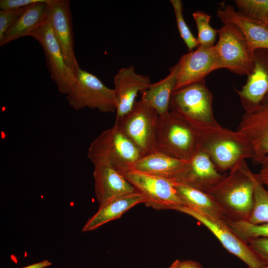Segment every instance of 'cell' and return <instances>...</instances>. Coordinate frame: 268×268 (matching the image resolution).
<instances>
[{
  "label": "cell",
  "mask_w": 268,
  "mask_h": 268,
  "mask_svg": "<svg viewBox=\"0 0 268 268\" xmlns=\"http://www.w3.org/2000/svg\"><path fill=\"white\" fill-rule=\"evenodd\" d=\"M251 171L246 161L230 171L208 193L228 218L248 221L254 201Z\"/></svg>",
  "instance_id": "2"
},
{
  "label": "cell",
  "mask_w": 268,
  "mask_h": 268,
  "mask_svg": "<svg viewBox=\"0 0 268 268\" xmlns=\"http://www.w3.org/2000/svg\"><path fill=\"white\" fill-rule=\"evenodd\" d=\"M178 65L176 64L169 69V74L159 81L151 83L142 92L141 100L154 109L159 116L169 112L172 94L176 84Z\"/></svg>",
  "instance_id": "23"
},
{
  "label": "cell",
  "mask_w": 268,
  "mask_h": 268,
  "mask_svg": "<svg viewBox=\"0 0 268 268\" xmlns=\"http://www.w3.org/2000/svg\"><path fill=\"white\" fill-rule=\"evenodd\" d=\"M44 0H0V10L15 9L24 7Z\"/></svg>",
  "instance_id": "32"
},
{
  "label": "cell",
  "mask_w": 268,
  "mask_h": 268,
  "mask_svg": "<svg viewBox=\"0 0 268 268\" xmlns=\"http://www.w3.org/2000/svg\"><path fill=\"white\" fill-rule=\"evenodd\" d=\"M177 64L178 72L174 90L204 80L209 73L217 69L214 46H199L194 51L183 55Z\"/></svg>",
  "instance_id": "13"
},
{
  "label": "cell",
  "mask_w": 268,
  "mask_h": 268,
  "mask_svg": "<svg viewBox=\"0 0 268 268\" xmlns=\"http://www.w3.org/2000/svg\"><path fill=\"white\" fill-rule=\"evenodd\" d=\"M253 68L240 89H235L245 113H252L260 106L268 94V50L261 49L253 53Z\"/></svg>",
  "instance_id": "12"
},
{
  "label": "cell",
  "mask_w": 268,
  "mask_h": 268,
  "mask_svg": "<svg viewBox=\"0 0 268 268\" xmlns=\"http://www.w3.org/2000/svg\"><path fill=\"white\" fill-rule=\"evenodd\" d=\"M116 101V117L127 113L133 107L139 92L145 90L151 83L149 77L136 72L133 66L120 68L114 77Z\"/></svg>",
  "instance_id": "17"
},
{
  "label": "cell",
  "mask_w": 268,
  "mask_h": 268,
  "mask_svg": "<svg viewBox=\"0 0 268 268\" xmlns=\"http://www.w3.org/2000/svg\"><path fill=\"white\" fill-rule=\"evenodd\" d=\"M145 201L143 195L138 191L109 200L100 205L98 210L88 219L81 231L95 230L111 221L119 218L134 205L144 203Z\"/></svg>",
  "instance_id": "21"
},
{
  "label": "cell",
  "mask_w": 268,
  "mask_h": 268,
  "mask_svg": "<svg viewBox=\"0 0 268 268\" xmlns=\"http://www.w3.org/2000/svg\"><path fill=\"white\" fill-rule=\"evenodd\" d=\"M159 119L157 112L140 99L127 113L116 118L114 125L144 156L157 151Z\"/></svg>",
  "instance_id": "4"
},
{
  "label": "cell",
  "mask_w": 268,
  "mask_h": 268,
  "mask_svg": "<svg viewBox=\"0 0 268 268\" xmlns=\"http://www.w3.org/2000/svg\"><path fill=\"white\" fill-rule=\"evenodd\" d=\"M53 1L44 0L25 7L0 41V46L22 37L29 36L47 21L50 5Z\"/></svg>",
  "instance_id": "20"
},
{
  "label": "cell",
  "mask_w": 268,
  "mask_h": 268,
  "mask_svg": "<svg viewBox=\"0 0 268 268\" xmlns=\"http://www.w3.org/2000/svg\"><path fill=\"white\" fill-rule=\"evenodd\" d=\"M29 36L36 39L41 45L51 78L56 83L60 92L67 95L76 82V75L67 64L48 19Z\"/></svg>",
  "instance_id": "9"
},
{
  "label": "cell",
  "mask_w": 268,
  "mask_h": 268,
  "mask_svg": "<svg viewBox=\"0 0 268 268\" xmlns=\"http://www.w3.org/2000/svg\"><path fill=\"white\" fill-rule=\"evenodd\" d=\"M95 194L100 205L117 197L137 191L115 169L108 166H94Z\"/></svg>",
  "instance_id": "19"
},
{
  "label": "cell",
  "mask_w": 268,
  "mask_h": 268,
  "mask_svg": "<svg viewBox=\"0 0 268 268\" xmlns=\"http://www.w3.org/2000/svg\"><path fill=\"white\" fill-rule=\"evenodd\" d=\"M204 152L199 150L173 181L208 193L223 178Z\"/></svg>",
  "instance_id": "16"
},
{
  "label": "cell",
  "mask_w": 268,
  "mask_h": 268,
  "mask_svg": "<svg viewBox=\"0 0 268 268\" xmlns=\"http://www.w3.org/2000/svg\"><path fill=\"white\" fill-rule=\"evenodd\" d=\"M265 268H268V266H266Z\"/></svg>",
  "instance_id": "37"
},
{
  "label": "cell",
  "mask_w": 268,
  "mask_h": 268,
  "mask_svg": "<svg viewBox=\"0 0 268 268\" xmlns=\"http://www.w3.org/2000/svg\"><path fill=\"white\" fill-rule=\"evenodd\" d=\"M237 130L247 137L252 146L253 162L260 164L268 155V94L256 111L243 114Z\"/></svg>",
  "instance_id": "14"
},
{
  "label": "cell",
  "mask_w": 268,
  "mask_h": 268,
  "mask_svg": "<svg viewBox=\"0 0 268 268\" xmlns=\"http://www.w3.org/2000/svg\"><path fill=\"white\" fill-rule=\"evenodd\" d=\"M188 160L177 159L156 151L143 156L131 170L174 181Z\"/></svg>",
  "instance_id": "22"
},
{
  "label": "cell",
  "mask_w": 268,
  "mask_h": 268,
  "mask_svg": "<svg viewBox=\"0 0 268 268\" xmlns=\"http://www.w3.org/2000/svg\"><path fill=\"white\" fill-rule=\"evenodd\" d=\"M225 222L231 230L245 242L251 238H268V223L253 224L245 220H233L227 218Z\"/></svg>",
  "instance_id": "26"
},
{
  "label": "cell",
  "mask_w": 268,
  "mask_h": 268,
  "mask_svg": "<svg viewBox=\"0 0 268 268\" xmlns=\"http://www.w3.org/2000/svg\"><path fill=\"white\" fill-rule=\"evenodd\" d=\"M170 1L174 11L177 26L180 36L189 52L193 51L199 46V44L197 38L191 32L184 19L183 2L181 0H170Z\"/></svg>",
  "instance_id": "29"
},
{
  "label": "cell",
  "mask_w": 268,
  "mask_h": 268,
  "mask_svg": "<svg viewBox=\"0 0 268 268\" xmlns=\"http://www.w3.org/2000/svg\"><path fill=\"white\" fill-rule=\"evenodd\" d=\"M217 16L223 24H232L240 29L253 54L258 49L268 50L267 25L235 10L233 6L224 2L220 3Z\"/></svg>",
  "instance_id": "18"
},
{
  "label": "cell",
  "mask_w": 268,
  "mask_h": 268,
  "mask_svg": "<svg viewBox=\"0 0 268 268\" xmlns=\"http://www.w3.org/2000/svg\"><path fill=\"white\" fill-rule=\"evenodd\" d=\"M121 174L143 195L146 205L158 210H174L177 206L184 205L173 181L134 170Z\"/></svg>",
  "instance_id": "10"
},
{
  "label": "cell",
  "mask_w": 268,
  "mask_h": 268,
  "mask_svg": "<svg viewBox=\"0 0 268 268\" xmlns=\"http://www.w3.org/2000/svg\"><path fill=\"white\" fill-rule=\"evenodd\" d=\"M69 105L75 110L85 108L103 113L116 112L115 92L96 75L80 67L76 72V82L66 95Z\"/></svg>",
  "instance_id": "7"
},
{
  "label": "cell",
  "mask_w": 268,
  "mask_h": 268,
  "mask_svg": "<svg viewBox=\"0 0 268 268\" xmlns=\"http://www.w3.org/2000/svg\"><path fill=\"white\" fill-rule=\"evenodd\" d=\"M174 185L184 206L217 219L225 221L228 218L223 209L209 194L175 182Z\"/></svg>",
  "instance_id": "24"
},
{
  "label": "cell",
  "mask_w": 268,
  "mask_h": 268,
  "mask_svg": "<svg viewBox=\"0 0 268 268\" xmlns=\"http://www.w3.org/2000/svg\"><path fill=\"white\" fill-rule=\"evenodd\" d=\"M198 30L197 38L199 46L211 47L214 46L218 29L213 28L210 24L211 16L197 10L193 13Z\"/></svg>",
  "instance_id": "27"
},
{
  "label": "cell",
  "mask_w": 268,
  "mask_h": 268,
  "mask_svg": "<svg viewBox=\"0 0 268 268\" xmlns=\"http://www.w3.org/2000/svg\"><path fill=\"white\" fill-rule=\"evenodd\" d=\"M254 184L253 209L248 220L253 224L268 223V191L258 178L256 174L251 172Z\"/></svg>",
  "instance_id": "25"
},
{
  "label": "cell",
  "mask_w": 268,
  "mask_h": 268,
  "mask_svg": "<svg viewBox=\"0 0 268 268\" xmlns=\"http://www.w3.org/2000/svg\"><path fill=\"white\" fill-rule=\"evenodd\" d=\"M213 99L204 79L174 90L169 112L185 120L217 125L212 110Z\"/></svg>",
  "instance_id": "8"
},
{
  "label": "cell",
  "mask_w": 268,
  "mask_h": 268,
  "mask_svg": "<svg viewBox=\"0 0 268 268\" xmlns=\"http://www.w3.org/2000/svg\"><path fill=\"white\" fill-rule=\"evenodd\" d=\"M179 260H176L174 261L172 264L170 266L169 268H177L179 263Z\"/></svg>",
  "instance_id": "36"
},
{
  "label": "cell",
  "mask_w": 268,
  "mask_h": 268,
  "mask_svg": "<svg viewBox=\"0 0 268 268\" xmlns=\"http://www.w3.org/2000/svg\"><path fill=\"white\" fill-rule=\"evenodd\" d=\"M51 264L50 262L45 260L21 268H44L51 266Z\"/></svg>",
  "instance_id": "35"
},
{
  "label": "cell",
  "mask_w": 268,
  "mask_h": 268,
  "mask_svg": "<svg viewBox=\"0 0 268 268\" xmlns=\"http://www.w3.org/2000/svg\"><path fill=\"white\" fill-rule=\"evenodd\" d=\"M142 153L115 125L102 132L90 143L88 158L94 166L111 167L120 173L131 170Z\"/></svg>",
  "instance_id": "3"
},
{
  "label": "cell",
  "mask_w": 268,
  "mask_h": 268,
  "mask_svg": "<svg viewBox=\"0 0 268 268\" xmlns=\"http://www.w3.org/2000/svg\"><path fill=\"white\" fill-rule=\"evenodd\" d=\"M218 41L214 46L217 69L248 75L253 68V54L240 29L232 24H224L218 29Z\"/></svg>",
  "instance_id": "6"
},
{
  "label": "cell",
  "mask_w": 268,
  "mask_h": 268,
  "mask_svg": "<svg viewBox=\"0 0 268 268\" xmlns=\"http://www.w3.org/2000/svg\"><path fill=\"white\" fill-rule=\"evenodd\" d=\"M246 243L264 265L268 266V238H251Z\"/></svg>",
  "instance_id": "30"
},
{
  "label": "cell",
  "mask_w": 268,
  "mask_h": 268,
  "mask_svg": "<svg viewBox=\"0 0 268 268\" xmlns=\"http://www.w3.org/2000/svg\"><path fill=\"white\" fill-rule=\"evenodd\" d=\"M24 7L15 9L0 10V41Z\"/></svg>",
  "instance_id": "31"
},
{
  "label": "cell",
  "mask_w": 268,
  "mask_h": 268,
  "mask_svg": "<svg viewBox=\"0 0 268 268\" xmlns=\"http://www.w3.org/2000/svg\"><path fill=\"white\" fill-rule=\"evenodd\" d=\"M199 150L195 132L187 122L170 112L159 116L157 151L188 160Z\"/></svg>",
  "instance_id": "5"
},
{
  "label": "cell",
  "mask_w": 268,
  "mask_h": 268,
  "mask_svg": "<svg viewBox=\"0 0 268 268\" xmlns=\"http://www.w3.org/2000/svg\"><path fill=\"white\" fill-rule=\"evenodd\" d=\"M260 178L262 183L268 191V160L261 171Z\"/></svg>",
  "instance_id": "34"
},
{
  "label": "cell",
  "mask_w": 268,
  "mask_h": 268,
  "mask_svg": "<svg viewBox=\"0 0 268 268\" xmlns=\"http://www.w3.org/2000/svg\"><path fill=\"white\" fill-rule=\"evenodd\" d=\"M48 20L62 49L67 66L76 75L79 67L74 54L72 17L68 0H54L50 5Z\"/></svg>",
  "instance_id": "15"
},
{
  "label": "cell",
  "mask_w": 268,
  "mask_h": 268,
  "mask_svg": "<svg viewBox=\"0 0 268 268\" xmlns=\"http://www.w3.org/2000/svg\"><path fill=\"white\" fill-rule=\"evenodd\" d=\"M185 121L195 132L199 150L208 156L219 172L230 171L246 159L253 158L252 146L247 137L240 131H232L219 124Z\"/></svg>",
  "instance_id": "1"
},
{
  "label": "cell",
  "mask_w": 268,
  "mask_h": 268,
  "mask_svg": "<svg viewBox=\"0 0 268 268\" xmlns=\"http://www.w3.org/2000/svg\"><path fill=\"white\" fill-rule=\"evenodd\" d=\"M174 210L187 214L209 229L229 253L242 261L248 268H265L266 266L249 245L236 236L224 220L207 216L189 207L181 205Z\"/></svg>",
  "instance_id": "11"
},
{
  "label": "cell",
  "mask_w": 268,
  "mask_h": 268,
  "mask_svg": "<svg viewBox=\"0 0 268 268\" xmlns=\"http://www.w3.org/2000/svg\"><path fill=\"white\" fill-rule=\"evenodd\" d=\"M238 11L268 26V0H235Z\"/></svg>",
  "instance_id": "28"
},
{
  "label": "cell",
  "mask_w": 268,
  "mask_h": 268,
  "mask_svg": "<svg viewBox=\"0 0 268 268\" xmlns=\"http://www.w3.org/2000/svg\"><path fill=\"white\" fill-rule=\"evenodd\" d=\"M177 268H203L198 262L191 260L179 261Z\"/></svg>",
  "instance_id": "33"
}]
</instances>
